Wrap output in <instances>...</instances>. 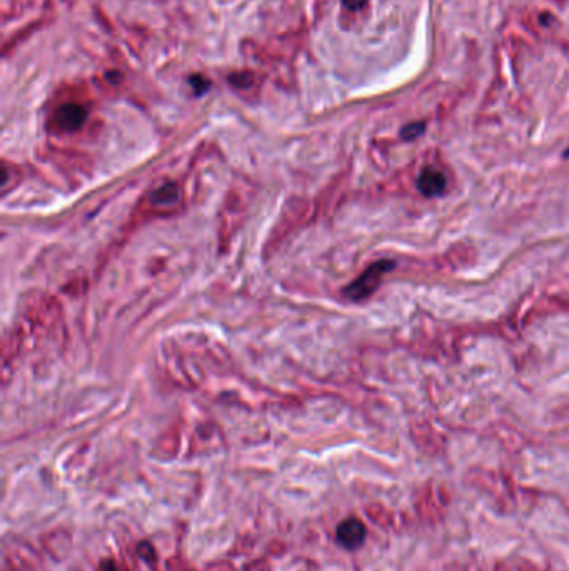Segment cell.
<instances>
[{"label": "cell", "mask_w": 569, "mask_h": 571, "mask_svg": "<svg viewBox=\"0 0 569 571\" xmlns=\"http://www.w3.org/2000/svg\"><path fill=\"white\" fill-rule=\"evenodd\" d=\"M394 268V262L383 259V261L374 262L367 268L358 279H354L349 286L344 289V296L351 301H362L378 289L384 276Z\"/></svg>", "instance_id": "cell-1"}, {"label": "cell", "mask_w": 569, "mask_h": 571, "mask_svg": "<svg viewBox=\"0 0 569 571\" xmlns=\"http://www.w3.org/2000/svg\"><path fill=\"white\" fill-rule=\"evenodd\" d=\"M54 121L64 133H76L87 121V109L80 104H64L57 109Z\"/></svg>", "instance_id": "cell-2"}, {"label": "cell", "mask_w": 569, "mask_h": 571, "mask_svg": "<svg viewBox=\"0 0 569 571\" xmlns=\"http://www.w3.org/2000/svg\"><path fill=\"white\" fill-rule=\"evenodd\" d=\"M364 540H366V527L362 525V521L349 518L338 527V541L344 548H359L364 543Z\"/></svg>", "instance_id": "cell-3"}, {"label": "cell", "mask_w": 569, "mask_h": 571, "mask_svg": "<svg viewBox=\"0 0 569 571\" xmlns=\"http://www.w3.org/2000/svg\"><path fill=\"white\" fill-rule=\"evenodd\" d=\"M417 187L424 196L432 197L443 194L446 189V178L443 172L434 169H424L417 179Z\"/></svg>", "instance_id": "cell-4"}, {"label": "cell", "mask_w": 569, "mask_h": 571, "mask_svg": "<svg viewBox=\"0 0 569 571\" xmlns=\"http://www.w3.org/2000/svg\"><path fill=\"white\" fill-rule=\"evenodd\" d=\"M179 199H181V189H179L177 184L172 182L154 189L149 197L150 204L155 205V207H174L179 203Z\"/></svg>", "instance_id": "cell-5"}, {"label": "cell", "mask_w": 569, "mask_h": 571, "mask_svg": "<svg viewBox=\"0 0 569 571\" xmlns=\"http://www.w3.org/2000/svg\"><path fill=\"white\" fill-rule=\"evenodd\" d=\"M423 133H424L423 122H412V124L406 126L403 130H401V135H403L404 139H409V141H412V139L419 137V135Z\"/></svg>", "instance_id": "cell-6"}, {"label": "cell", "mask_w": 569, "mask_h": 571, "mask_svg": "<svg viewBox=\"0 0 569 571\" xmlns=\"http://www.w3.org/2000/svg\"><path fill=\"white\" fill-rule=\"evenodd\" d=\"M342 2H344V6L347 7V9L358 10V9H361V7L366 6L367 0H342Z\"/></svg>", "instance_id": "cell-7"}]
</instances>
